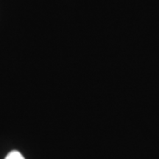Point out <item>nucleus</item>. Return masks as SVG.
Here are the masks:
<instances>
[{"label":"nucleus","instance_id":"f257e3e1","mask_svg":"<svg viewBox=\"0 0 159 159\" xmlns=\"http://www.w3.org/2000/svg\"><path fill=\"white\" fill-rule=\"evenodd\" d=\"M5 159H25L24 156L17 150H13L10 152Z\"/></svg>","mask_w":159,"mask_h":159}]
</instances>
